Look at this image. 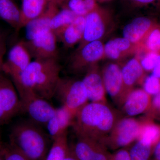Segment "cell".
Returning <instances> with one entry per match:
<instances>
[{
	"instance_id": "obj_42",
	"label": "cell",
	"mask_w": 160,
	"mask_h": 160,
	"mask_svg": "<svg viewBox=\"0 0 160 160\" xmlns=\"http://www.w3.org/2000/svg\"><path fill=\"white\" fill-rule=\"evenodd\" d=\"M59 1L60 4H61V6H62L64 3L66 2V1H68V0H59Z\"/></svg>"
},
{
	"instance_id": "obj_43",
	"label": "cell",
	"mask_w": 160,
	"mask_h": 160,
	"mask_svg": "<svg viewBox=\"0 0 160 160\" xmlns=\"http://www.w3.org/2000/svg\"><path fill=\"white\" fill-rule=\"evenodd\" d=\"M2 145H1V142H0V151L2 150Z\"/></svg>"
},
{
	"instance_id": "obj_36",
	"label": "cell",
	"mask_w": 160,
	"mask_h": 160,
	"mask_svg": "<svg viewBox=\"0 0 160 160\" xmlns=\"http://www.w3.org/2000/svg\"><path fill=\"white\" fill-rule=\"evenodd\" d=\"M152 155L154 160H160V140L154 147Z\"/></svg>"
},
{
	"instance_id": "obj_11",
	"label": "cell",
	"mask_w": 160,
	"mask_h": 160,
	"mask_svg": "<svg viewBox=\"0 0 160 160\" xmlns=\"http://www.w3.org/2000/svg\"><path fill=\"white\" fill-rule=\"evenodd\" d=\"M69 149L78 160H109L111 153L103 144L94 140L78 137Z\"/></svg>"
},
{
	"instance_id": "obj_18",
	"label": "cell",
	"mask_w": 160,
	"mask_h": 160,
	"mask_svg": "<svg viewBox=\"0 0 160 160\" xmlns=\"http://www.w3.org/2000/svg\"><path fill=\"white\" fill-rule=\"evenodd\" d=\"M60 6L59 0H51L49 6L42 14L26 25L25 27L27 40L31 39L42 32L50 30V21L59 10V7Z\"/></svg>"
},
{
	"instance_id": "obj_35",
	"label": "cell",
	"mask_w": 160,
	"mask_h": 160,
	"mask_svg": "<svg viewBox=\"0 0 160 160\" xmlns=\"http://www.w3.org/2000/svg\"><path fill=\"white\" fill-rule=\"evenodd\" d=\"M152 74L155 77L160 79V54L158 55Z\"/></svg>"
},
{
	"instance_id": "obj_38",
	"label": "cell",
	"mask_w": 160,
	"mask_h": 160,
	"mask_svg": "<svg viewBox=\"0 0 160 160\" xmlns=\"http://www.w3.org/2000/svg\"><path fill=\"white\" fill-rule=\"evenodd\" d=\"M6 51V45L5 39L0 32V53L5 54Z\"/></svg>"
},
{
	"instance_id": "obj_13",
	"label": "cell",
	"mask_w": 160,
	"mask_h": 160,
	"mask_svg": "<svg viewBox=\"0 0 160 160\" xmlns=\"http://www.w3.org/2000/svg\"><path fill=\"white\" fill-rule=\"evenodd\" d=\"M102 75L106 92L114 103L121 107L123 90L121 68L117 64L110 63L104 68Z\"/></svg>"
},
{
	"instance_id": "obj_7",
	"label": "cell",
	"mask_w": 160,
	"mask_h": 160,
	"mask_svg": "<svg viewBox=\"0 0 160 160\" xmlns=\"http://www.w3.org/2000/svg\"><path fill=\"white\" fill-rule=\"evenodd\" d=\"M57 40L56 35L48 30L38 33L31 39L23 41L34 60L58 59Z\"/></svg>"
},
{
	"instance_id": "obj_12",
	"label": "cell",
	"mask_w": 160,
	"mask_h": 160,
	"mask_svg": "<svg viewBox=\"0 0 160 160\" xmlns=\"http://www.w3.org/2000/svg\"><path fill=\"white\" fill-rule=\"evenodd\" d=\"M32 58L24 41H20L9 50L7 61L3 64V72L9 75L11 78L16 77L29 66Z\"/></svg>"
},
{
	"instance_id": "obj_41",
	"label": "cell",
	"mask_w": 160,
	"mask_h": 160,
	"mask_svg": "<svg viewBox=\"0 0 160 160\" xmlns=\"http://www.w3.org/2000/svg\"><path fill=\"white\" fill-rule=\"evenodd\" d=\"M5 158V150L4 148H2L0 151V160H4Z\"/></svg>"
},
{
	"instance_id": "obj_44",
	"label": "cell",
	"mask_w": 160,
	"mask_h": 160,
	"mask_svg": "<svg viewBox=\"0 0 160 160\" xmlns=\"http://www.w3.org/2000/svg\"><path fill=\"white\" fill-rule=\"evenodd\" d=\"M101 1H107V0H101Z\"/></svg>"
},
{
	"instance_id": "obj_23",
	"label": "cell",
	"mask_w": 160,
	"mask_h": 160,
	"mask_svg": "<svg viewBox=\"0 0 160 160\" xmlns=\"http://www.w3.org/2000/svg\"><path fill=\"white\" fill-rule=\"evenodd\" d=\"M134 44L125 38H117L110 40L104 46V54L113 60L121 58L133 49Z\"/></svg>"
},
{
	"instance_id": "obj_1",
	"label": "cell",
	"mask_w": 160,
	"mask_h": 160,
	"mask_svg": "<svg viewBox=\"0 0 160 160\" xmlns=\"http://www.w3.org/2000/svg\"><path fill=\"white\" fill-rule=\"evenodd\" d=\"M61 69L57 59L34 60L19 75L12 79L19 96L31 92L48 101L54 97Z\"/></svg>"
},
{
	"instance_id": "obj_20",
	"label": "cell",
	"mask_w": 160,
	"mask_h": 160,
	"mask_svg": "<svg viewBox=\"0 0 160 160\" xmlns=\"http://www.w3.org/2000/svg\"><path fill=\"white\" fill-rule=\"evenodd\" d=\"M85 22V16L77 17L74 21L62 32L58 40L67 48L80 42L84 35Z\"/></svg>"
},
{
	"instance_id": "obj_16",
	"label": "cell",
	"mask_w": 160,
	"mask_h": 160,
	"mask_svg": "<svg viewBox=\"0 0 160 160\" xmlns=\"http://www.w3.org/2000/svg\"><path fill=\"white\" fill-rule=\"evenodd\" d=\"M122 70L123 82V90L122 98V106L126 97L137 83H142L146 78L145 70L141 63L136 58L129 60L123 66ZM121 106V107H122Z\"/></svg>"
},
{
	"instance_id": "obj_2",
	"label": "cell",
	"mask_w": 160,
	"mask_h": 160,
	"mask_svg": "<svg viewBox=\"0 0 160 160\" xmlns=\"http://www.w3.org/2000/svg\"><path fill=\"white\" fill-rule=\"evenodd\" d=\"M121 118L107 103L91 102L78 112L72 126L78 137L102 143Z\"/></svg>"
},
{
	"instance_id": "obj_40",
	"label": "cell",
	"mask_w": 160,
	"mask_h": 160,
	"mask_svg": "<svg viewBox=\"0 0 160 160\" xmlns=\"http://www.w3.org/2000/svg\"><path fill=\"white\" fill-rule=\"evenodd\" d=\"M4 54L0 53V75L2 74L3 71V66L4 62H3V57Z\"/></svg>"
},
{
	"instance_id": "obj_9",
	"label": "cell",
	"mask_w": 160,
	"mask_h": 160,
	"mask_svg": "<svg viewBox=\"0 0 160 160\" xmlns=\"http://www.w3.org/2000/svg\"><path fill=\"white\" fill-rule=\"evenodd\" d=\"M104 55V46L100 41H93L77 49L70 61L69 66L74 72L87 70L101 59Z\"/></svg>"
},
{
	"instance_id": "obj_14",
	"label": "cell",
	"mask_w": 160,
	"mask_h": 160,
	"mask_svg": "<svg viewBox=\"0 0 160 160\" xmlns=\"http://www.w3.org/2000/svg\"><path fill=\"white\" fill-rule=\"evenodd\" d=\"M82 81L86 87L89 101L92 102L107 103L102 73L95 65L86 70V75Z\"/></svg>"
},
{
	"instance_id": "obj_39",
	"label": "cell",
	"mask_w": 160,
	"mask_h": 160,
	"mask_svg": "<svg viewBox=\"0 0 160 160\" xmlns=\"http://www.w3.org/2000/svg\"><path fill=\"white\" fill-rule=\"evenodd\" d=\"M64 160H78L76 158L74 155H73L72 152L71 150L70 149H68V151L67 152V154L66 155V158H65Z\"/></svg>"
},
{
	"instance_id": "obj_31",
	"label": "cell",
	"mask_w": 160,
	"mask_h": 160,
	"mask_svg": "<svg viewBox=\"0 0 160 160\" xmlns=\"http://www.w3.org/2000/svg\"><path fill=\"white\" fill-rule=\"evenodd\" d=\"M146 114L153 120L160 121V92L152 99L151 106Z\"/></svg>"
},
{
	"instance_id": "obj_30",
	"label": "cell",
	"mask_w": 160,
	"mask_h": 160,
	"mask_svg": "<svg viewBox=\"0 0 160 160\" xmlns=\"http://www.w3.org/2000/svg\"><path fill=\"white\" fill-rule=\"evenodd\" d=\"M62 6L69 9L78 16H85L88 13L84 0H68Z\"/></svg>"
},
{
	"instance_id": "obj_29",
	"label": "cell",
	"mask_w": 160,
	"mask_h": 160,
	"mask_svg": "<svg viewBox=\"0 0 160 160\" xmlns=\"http://www.w3.org/2000/svg\"><path fill=\"white\" fill-rule=\"evenodd\" d=\"M143 85V89L150 95H155L160 92V79L152 74L145 78Z\"/></svg>"
},
{
	"instance_id": "obj_8",
	"label": "cell",
	"mask_w": 160,
	"mask_h": 160,
	"mask_svg": "<svg viewBox=\"0 0 160 160\" xmlns=\"http://www.w3.org/2000/svg\"><path fill=\"white\" fill-rule=\"evenodd\" d=\"M22 111L28 114L29 120L42 127H46L49 120L54 115L56 108L48 100L30 94L20 100Z\"/></svg>"
},
{
	"instance_id": "obj_22",
	"label": "cell",
	"mask_w": 160,
	"mask_h": 160,
	"mask_svg": "<svg viewBox=\"0 0 160 160\" xmlns=\"http://www.w3.org/2000/svg\"><path fill=\"white\" fill-rule=\"evenodd\" d=\"M0 18L16 31L21 29V9L12 0H0Z\"/></svg>"
},
{
	"instance_id": "obj_6",
	"label": "cell",
	"mask_w": 160,
	"mask_h": 160,
	"mask_svg": "<svg viewBox=\"0 0 160 160\" xmlns=\"http://www.w3.org/2000/svg\"><path fill=\"white\" fill-rule=\"evenodd\" d=\"M22 111L14 84L3 74L0 75V124L10 121Z\"/></svg>"
},
{
	"instance_id": "obj_34",
	"label": "cell",
	"mask_w": 160,
	"mask_h": 160,
	"mask_svg": "<svg viewBox=\"0 0 160 160\" xmlns=\"http://www.w3.org/2000/svg\"><path fill=\"white\" fill-rule=\"evenodd\" d=\"M109 160H131L128 149L122 148L116 150L113 153H111Z\"/></svg>"
},
{
	"instance_id": "obj_3",
	"label": "cell",
	"mask_w": 160,
	"mask_h": 160,
	"mask_svg": "<svg viewBox=\"0 0 160 160\" xmlns=\"http://www.w3.org/2000/svg\"><path fill=\"white\" fill-rule=\"evenodd\" d=\"M10 145L30 160H45L48 152V140L41 126L24 120L12 127Z\"/></svg>"
},
{
	"instance_id": "obj_19",
	"label": "cell",
	"mask_w": 160,
	"mask_h": 160,
	"mask_svg": "<svg viewBox=\"0 0 160 160\" xmlns=\"http://www.w3.org/2000/svg\"><path fill=\"white\" fill-rule=\"evenodd\" d=\"M74 119L70 112L63 106L56 109L54 115L46 126L52 139L53 141L67 132L68 128L72 126Z\"/></svg>"
},
{
	"instance_id": "obj_4",
	"label": "cell",
	"mask_w": 160,
	"mask_h": 160,
	"mask_svg": "<svg viewBox=\"0 0 160 160\" xmlns=\"http://www.w3.org/2000/svg\"><path fill=\"white\" fill-rule=\"evenodd\" d=\"M54 97L75 118L78 112L88 103V95L82 81L60 78Z\"/></svg>"
},
{
	"instance_id": "obj_45",
	"label": "cell",
	"mask_w": 160,
	"mask_h": 160,
	"mask_svg": "<svg viewBox=\"0 0 160 160\" xmlns=\"http://www.w3.org/2000/svg\"><path fill=\"white\" fill-rule=\"evenodd\" d=\"M152 160H154V159Z\"/></svg>"
},
{
	"instance_id": "obj_37",
	"label": "cell",
	"mask_w": 160,
	"mask_h": 160,
	"mask_svg": "<svg viewBox=\"0 0 160 160\" xmlns=\"http://www.w3.org/2000/svg\"><path fill=\"white\" fill-rule=\"evenodd\" d=\"M130 1L138 5L146 6V5H150V4L159 2L160 0H130Z\"/></svg>"
},
{
	"instance_id": "obj_15",
	"label": "cell",
	"mask_w": 160,
	"mask_h": 160,
	"mask_svg": "<svg viewBox=\"0 0 160 160\" xmlns=\"http://www.w3.org/2000/svg\"><path fill=\"white\" fill-rule=\"evenodd\" d=\"M151 96L143 89H133L126 97L122 106V112L129 117L146 113L151 106Z\"/></svg>"
},
{
	"instance_id": "obj_28",
	"label": "cell",
	"mask_w": 160,
	"mask_h": 160,
	"mask_svg": "<svg viewBox=\"0 0 160 160\" xmlns=\"http://www.w3.org/2000/svg\"><path fill=\"white\" fill-rule=\"evenodd\" d=\"M143 42L147 52L160 53V27L155 26L150 30Z\"/></svg>"
},
{
	"instance_id": "obj_26",
	"label": "cell",
	"mask_w": 160,
	"mask_h": 160,
	"mask_svg": "<svg viewBox=\"0 0 160 160\" xmlns=\"http://www.w3.org/2000/svg\"><path fill=\"white\" fill-rule=\"evenodd\" d=\"M69 149L67 132L53 140L45 160H64Z\"/></svg>"
},
{
	"instance_id": "obj_33",
	"label": "cell",
	"mask_w": 160,
	"mask_h": 160,
	"mask_svg": "<svg viewBox=\"0 0 160 160\" xmlns=\"http://www.w3.org/2000/svg\"><path fill=\"white\" fill-rule=\"evenodd\" d=\"M4 160H30L14 147L10 146L4 148Z\"/></svg>"
},
{
	"instance_id": "obj_5",
	"label": "cell",
	"mask_w": 160,
	"mask_h": 160,
	"mask_svg": "<svg viewBox=\"0 0 160 160\" xmlns=\"http://www.w3.org/2000/svg\"><path fill=\"white\" fill-rule=\"evenodd\" d=\"M142 124V119L121 118L102 143L107 149L113 150L128 147L137 140Z\"/></svg>"
},
{
	"instance_id": "obj_10",
	"label": "cell",
	"mask_w": 160,
	"mask_h": 160,
	"mask_svg": "<svg viewBox=\"0 0 160 160\" xmlns=\"http://www.w3.org/2000/svg\"><path fill=\"white\" fill-rule=\"evenodd\" d=\"M108 16L106 12L97 7L85 16V27L82 39L78 49L87 43L100 40L107 30Z\"/></svg>"
},
{
	"instance_id": "obj_17",
	"label": "cell",
	"mask_w": 160,
	"mask_h": 160,
	"mask_svg": "<svg viewBox=\"0 0 160 160\" xmlns=\"http://www.w3.org/2000/svg\"><path fill=\"white\" fill-rule=\"evenodd\" d=\"M150 19L140 17L127 24L123 30V38L134 45L142 43L150 30L155 26Z\"/></svg>"
},
{
	"instance_id": "obj_24",
	"label": "cell",
	"mask_w": 160,
	"mask_h": 160,
	"mask_svg": "<svg viewBox=\"0 0 160 160\" xmlns=\"http://www.w3.org/2000/svg\"><path fill=\"white\" fill-rule=\"evenodd\" d=\"M142 120V124L137 140L154 147L160 140V125L147 116Z\"/></svg>"
},
{
	"instance_id": "obj_27",
	"label": "cell",
	"mask_w": 160,
	"mask_h": 160,
	"mask_svg": "<svg viewBox=\"0 0 160 160\" xmlns=\"http://www.w3.org/2000/svg\"><path fill=\"white\" fill-rule=\"evenodd\" d=\"M128 149L131 160H150L154 147L137 140Z\"/></svg>"
},
{
	"instance_id": "obj_32",
	"label": "cell",
	"mask_w": 160,
	"mask_h": 160,
	"mask_svg": "<svg viewBox=\"0 0 160 160\" xmlns=\"http://www.w3.org/2000/svg\"><path fill=\"white\" fill-rule=\"evenodd\" d=\"M159 54L156 52H147L146 55L140 61L141 65L145 71H152Z\"/></svg>"
},
{
	"instance_id": "obj_25",
	"label": "cell",
	"mask_w": 160,
	"mask_h": 160,
	"mask_svg": "<svg viewBox=\"0 0 160 160\" xmlns=\"http://www.w3.org/2000/svg\"><path fill=\"white\" fill-rule=\"evenodd\" d=\"M78 16L65 7L59 9L50 21V30L56 36L60 35L66 27L71 24Z\"/></svg>"
},
{
	"instance_id": "obj_21",
	"label": "cell",
	"mask_w": 160,
	"mask_h": 160,
	"mask_svg": "<svg viewBox=\"0 0 160 160\" xmlns=\"http://www.w3.org/2000/svg\"><path fill=\"white\" fill-rule=\"evenodd\" d=\"M51 0H22L21 29L45 11Z\"/></svg>"
}]
</instances>
